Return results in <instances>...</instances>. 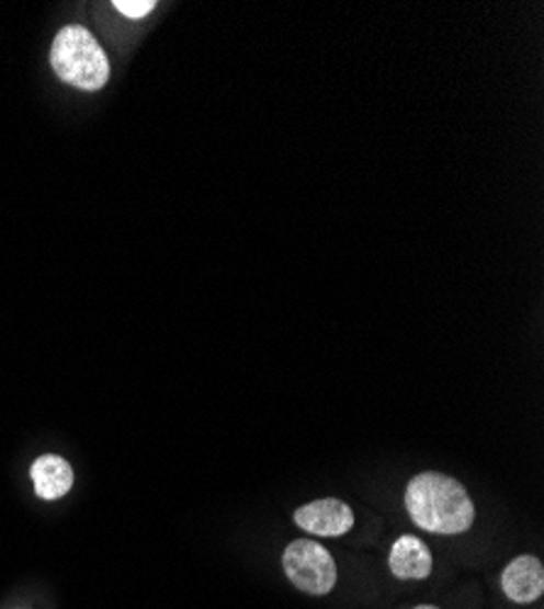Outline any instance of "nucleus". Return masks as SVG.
<instances>
[{"label": "nucleus", "instance_id": "20e7f679", "mask_svg": "<svg viewBox=\"0 0 544 609\" xmlns=\"http://www.w3.org/2000/svg\"><path fill=\"white\" fill-rule=\"evenodd\" d=\"M293 521L315 537H342L354 527V513L342 499L325 497L298 507Z\"/></svg>", "mask_w": 544, "mask_h": 609}, {"label": "nucleus", "instance_id": "423d86ee", "mask_svg": "<svg viewBox=\"0 0 544 609\" xmlns=\"http://www.w3.org/2000/svg\"><path fill=\"white\" fill-rule=\"evenodd\" d=\"M388 565L390 573L400 581H422L432 573V553L426 547V541L406 535L390 547Z\"/></svg>", "mask_w": 544, "mask_h": 609}, {"label": "nucleus", "instance_id": "0eeeda50", "mask_svg": "<svg viewBox=\"0 0 544 609\" xmlns=\"http://www.w3.org/2000/svg\"><path fill=\"white\" fill-rule=\"evenodd\" d=\"M32 483L42 499H59L67 495L73 485V471L71 466L61 459V456H39L30 469Z\"/></svg>", "mask_w": 544, "mask_h": 609}, {"label": "nucleus", "instance_id": "1a4fd4ad", "mask_svg": "<svg viewBox=\"0 0 544 609\" xmlns=\"http://www.w3.org/2000/svg\"><path fill=\"white\" fill-rule=\"evenodd\" d=\"M416 609H438V607H432V605H422V607H416Z\"/></svg>", "mask_w": 544, "mask_h": 609}, {"label": "nucleus", "instance_id": "7ed1b4c3", "mask_svg": "<svg viewBox=\"0 0 544 609\" xmlns=\"http://www.w3.org/2000/svg\"><path fill=\"white\" fill-rule=\"evenodd\" d=\"M284 571L288 581L308 595H328L337 583L332 556L313 539L291 543L284 551Z\"/></svg>", "mask_w": 544, "mask_h": 609}, {"label": "nucleus", "instance_id": "f03ea898", "mask_svg": "<svg viewBox=\"0 0 544 609\" xmlns=\"http://www.w3.org/2000/svg\"><path fill=\"white\" fill-rule=\"evenodd\" d=\"M49 61L64 83L81 91H101L111 76V64H107L103 47L81 25H69L57 32Z\"/></svg>", "mask_w": 544, "mask_h": 609}, {"label": "nucleus", "instance_id": "39448f33", "mask_svg": "<svg viewBox=\"0 0 544 609\" xmlns=\"http://www.w3.org/2000/svg\"><path fill=\"white\" fill-rule=\"evenodd\" d=\"M503 593L510 600L518 605H530L542 597L544 593V568L542 561L535 556H518L515 561L508 563L503 571Z\"/></svg>", "mask_w": 544, "mask_h": 609}, {"label": "nucleus", "instance_id": "6e6552de", "mask_svg": "<svg viewBox=\"0 0 544 609\" xmlns=\"http://www.w3.org/2000/svg\"><path fill=\"white\" fill-rule=\"evenodd\" d=\"M115 8L123 13L125 18H133V20H139V18H145L149 15L151 10L157 8L155 0H115Z\"/></svg>", "mask_w": 544, "mask_h": 609}, {"label": "nucleus", "instance_id": "f257e3e1", "mask_svg": "<svg viewBox=\"0 0 544 609\" xmlns=\"http://www.w3.org/2000/svg\"><path fill=\"white\" fill-rule=\"evenodd\" d=\"M408 515L432 535H464L474 525V503L460 481L442 473H420L406 491Z\"/></svg>", "mask_w": 544, "mask_h": 609}]
</instances>
